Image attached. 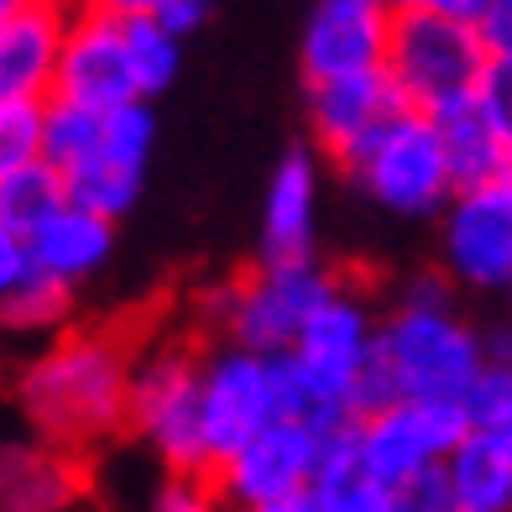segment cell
I'll list each match as a JSON object with an SVG mask.
<instances>
[{
	"label": "cell",
	"instance_id": "cell-1",
	"mask_svg": "<svg viewBox=\"0 0 512 512\" xmlns=\"http://www.w3.org/2000/svg\"><path fill=\"white\" fill-rule=\"evenodd\" d=\"M136 351L110 330H68L11 371L6 403L42 445L89 455L131 424Z\"/></svg>",
	"mask_w": 512,
	"mask_h": 512
},
{
	"label": "cell",
	"instance_id": "cell-2",
	"mask_svg": "<svg viewBox=\"0 0 512 512\" xmlns=\"http://www.w3.org/2000/svg\"><path fill=\"white\" fill-rule=\"evenodd\" d=\"M486 366L481 324L465 309H382L377 351L356 382V424L392 403H465Z\"/></svg>",
	"mask_w": 512,
	"mask_h": 512
},
{
	"label": "cell",
	"instance_id": "cell-3",
	"mask_svg": "<svg viewBox=\"0 0 512 512\" xmlns=\"http://www.w3.org/2000/svg\"><path fill=\"white\" fill-rule=\"evenodd\" d=\"M486 63L492 58H486L476 27H465L439 0H403V6H392L387 79L398 89L403 110L439 115L460 100H476Z\"/></svg>",
	"mask_w": 512,
	"mask_h": 512
},
{
	"label": "cell",
	"instance_id": "cell-4",
	"mask_svg": "<svg viewBox=\"0 0 512 512\" xmlns=\"http://www.w3.org/2000/svg\"><path fill=\"white\" fill-rule=\"evenodd\" d=\"M351 189L377 204L382 215L408 220V225H439V215L455 199V178L445 147H439V131L429 115L418 110H398L392 121L371 136V142L335 168Z\"/></svg>",
	"mask_w": 512,
	"mask_h": 512
},
{
	"label": "cell",
	"instance_id": "cell-5",
	"mask_svg": "<svg viewBox=\"0 0 512 512\" xmlns=\"http://www.w3.org/2000/svg\"><path fill=\"white\" fill-rule=\"evenodd\" d=\"M126 434L162 465V476H215L204 445V377L189 345L136 351Z\"/></svg>",
	"mask_w": 512,
	"mask_h": 512
},
{
	"label": "cell",
	"instance_id": "cell-6",
	"mask_svg": "<svg viewBox=\"0 0 512 512\" xmlns=\"http://www.w3.org/2000/svg\"><path fill=\"white\" fill-rule=\"evenodd\" d=\"M340 283L345 277L319 256H309V262H256L246 277H236V314H230L220 340L256 356H288Z\"/></svg>",
	"mask_w": 512,
	"mask_h": 512
},
{
	"label": "cell",
	"instance_id": "cell-7",
	"mask_svg": "<svg viewBox=\"0 0 512 512\" xmlns=\"http://www.w3.org/2000/svg\"><path fill=\"white\" fill-rule=\"evenodd\" d=\"M439 272L460 298H507L512 293V168L476 189H455L450 209L434 225Z\"/></svg>",
	"mask_w": 512,
	"mask_h": 512
},
{
	"label": "cell",
	"instance_id": "cell-8",
	"mask_svg": "<svg viewBox=\"0 0 512 512\" xmlns=\"http://www.w3.org/2000/svg\"><path fill=\"white\" fill-rule=\"evenodd\" d=\"M199 377H204V445L209 465H220L251 445L262 429L283 418V398H277V356L241 351L230 340H215L199 351Z\"/></svg>",
	"mask_w": 512,
	"mask_h": 512
},
{
	"label": "cell",
	"instance_id": "cell-9",
	"mask_svg": "<svg viewBox=\"0 0 512 512\" xmlns=\"http://www.w3.org/2000/svg\"><path fill=\"white\" fill-rule=\"evenodd\" d=\"M465 439H471L465 403H392L356 424V460L371 481L398 492L403 481L445 465Z\"/></svg>",
	"mask_w": 512,
	"mask_h": 512
},
{
	"label": "cell",
	"instance_id": "cell-10",
	"mask_svg": "<svg viewBox=\"0 0 512 512\" xmlns=\"http://www.w3.org/2000/svg\"><path fill=\"white\" fill-rule=\"evenodd\" d=\"M392 6L387 0H319L298 32V74L304 89L335 79L387 74Z\"/></svg>",
	"mask_w": 512,
	"mask_h": 512
},
{
	"label": "cell",
	"instance_id": "cell-11",
	"mask_svg": "<svg viewBox=\"0 0 512 512\" xmlns=\"http://www.w3.org/2000/svg\"><path fill=\"white\" fill-rule=\"evenodd\" d=\"M53 100L100 110V115L142 100L136 95V74H131V53H126L121 6H79V11H68V37H63Z\"/></svg>",
	"mask_w": 512,
	"mask_h": 512
},
{
	"label": "cell",
	"instance_id": "cell-12",
	"mask_svg": "<svg viewBox=\"0 0 512 512\" xmlns=\"http://www.w3.org/2000/svg\"><path fill=\"white\" fill-rule=\"evenodd\" d=\"M319 460H324V434L309 424H293V418H277L272 429H262L251 445L230 455L209 481L220 486L230 512H251L277 497L309 492L319 481Z\"/></svg>",
	"mask_w": 512,
	"mask_h": 512
},
{
	"label": "cell",
	"instance_id": "cell-13",
	"mask_svg": "<svg viewBox=\"0 0 512 512\" xmlns=\"http://www.w3.org/2000/svg\"><path fill=\"white\" fill-rule=\"evenodd\" d=\"M319 194L324 157L309 142L288 147L267 173L256 262H309V256H319Z\"/></svg>",
	"mask_w": 512,
	"mask_h": 512
},
{
	"label": "cell",
	"instance_id": "cell-14",
	"mask_svg": "<svg viewBox=\"0 0 512 512\" xmlns=\"http://www.w3.org/2000/svg\"><path fill=\"white\" fill-rule=\"evenodd\" d=\"M398 110H403V100H398V89H392L387 74L314 84V89H304L309 147L330 162V168H340V162H351Z\"/></svg>",
	"mask_w": 512,
	"mask_h": 512
},
{
	"label": "cell",
	"instance_id": "cell-15",
	"mask_svg": "<svg viewBox=\"0 0 512 512\" xmlns=\"http://www.w3.org/2000/svg\"><path fill=\"white\" fill-rule=\"evenodd\" d=\"M68 37V6L53 0H11L0 21V100H53L58 58Z\"/></svg>",
	"mask_w": 512,
	"mask_h": 512
},
{
	"label": "cell",
	"instance_id": "cell-16",
	"mask_svg": "<svg viewBox=\"0 0 512 512\" xmlns=\"http://www.w3.org/2000/svg\"><path fill=\"white\" fill-rule=\"evenodd\" d=\"M32 246V272L48 277V283L79 293L89 277H100L115 256V225L89 215V209L68 204L63 215H53L48 225L27 241Z\"/></svg>",
	"mask_w": 512,
	"mask_h": 512
},
{
	"label": "cell",
	"instance_id": "cell-17",
	"mask_svg": "<svg viewBox=\"0 0 512 512\" xmlns=\"http://www.w3.org/2000/svg\"><path fill=\"white\" fill-rule=\"evenodd\" d=\"M434 131H439V147H445V162H450V178L455 189H476V183H492L512 168V152L502 147L497 126L481 115L476 100H460L450 110L429 115Z\"/></svg>",
	"mask_w": 512,
	"mask_h": 512
},
{
	"label": "cell",
	"instance_id": "cell-18",
	"mask_svg": "<svg viewBox=\"0 0 512 512\" xmlns=\"http://www.w3.org/2000/svg\"><path fill=\"white\" fill-rule=\"evenodd\" d=\"M445 476L460 512H512V460L497 455L481 434H471L445 460Z\"/></svg>",
	"mask_w": 512,
	"mask_h": 512
},
{
	"label": "cell",
	"instance_id": "cell-19",
	"mask_svg": "<svg viewBox=\"0 0 512 512\" xmlns=\"http://www.w3.org/2000/svg\"><path fill=\"white\" fill-rule=\"evenodd\" d=\"M121 21H126V53H131V74H136V95L152 105L157 95H168L173 79L183 74V42L168 37L147 16V0H126Z\"/></svg>",
	"mask_w": 512,
	"mask_h": 512
},
{
	"label": "cell",
	"instance_id": "cell-20",
	"mask_svg": "<svg viewBox=\"0 0 512 512\" xmlns=\"http://www.w3.org/2000/svg\"><path fill=\"white\" fill-rule=\"evenodd\" d=\"M68 319H74V293L37 272L11 298H0V335H11V340L48 345V340L68 335Z\"/></svg>",
	"mask_w": 512,
	"mask_h": 512
},
{
	"label": "cell",
	"instance_id": "cell-21",
	"mask_svg": "<svg viewBox=\"0 0 512 512\" xmlns=\"http://www.w3.org/2000/svg\"><path fill=\"white\" fill-rule=\"evenodd\" d=\"M63 209H68V183H63L58 168H48V162H32V168L0 178V225L16 230V236L32 241L53 215H63Z\"/></svg>",
	"mask_w": 512,
	"mask_h": 512
},
{
	"label": "cell",
	"instance_id": "cell-22",
	"mask_svg": "<svg viewBox=\"0 0 512 512\" xmlns=\"http://www.w3.org/2000/svg\"><path fill=\"white\" fill-rule=\"evenodd\" d=\"M105 147V115L84 105L48 100V126H42V162L58 168L63 178L79 173L84 162H95Z\"/></svg>",
	"mask_w": 512,
	"mask_h": 512
},
{
	"label": "cell",
	"instance_id": "cell-23",
	"mask_svg": "<svg viewBox=\"0 0 512 512\" xmlns=\"http://www.w3.org/2000/svg\"><path fill=\"white\" fill-rule=\"evenodd\" d=\"M42 126H48V105L0 100V178L42 162Z\"/></svg>",
	"mask_w": 512,
	"mask_h": 512
},
{
	"label": "cell",
	"instance_id": "cell-24",
	"mask_svg": "<svg viewBox=\"0 0 512 512\" xmlns=\"http://www.w3.org/2000/svg\"><path fill=\"white\" fill-rule=\"evenodd\" d=\"M142 512H230L209 476H157Z\"/></svg>",
	"mask_w": 512,
	"mask_h": 512
},
{
	"label": "cell",
	"instance_id": "cell-25",
	"mask_svg": "<svg viewBox=\"0 0 512 512\" xmlns=\"http://www.w3.org/2000/svg\"><path fill=\"white\" fill-rule=\"evenodd\" d=\"M512 413V366H481L476 387L465 392V418H471V434L497 424Z\"/></svg>",
	"mask_w": 512,
	"mask_h": 512
},
{
	"label": "cell",
	"instance_id": "cell-26",
	"mask_svg": "<svg viewBox=\"0 0 512 512\" xmlns=\"http://www.w3.org/2000/svg\"><path fill=\"white\" fill-rule=\"evenodd\" d=\"M392 304L398 309H465V298L439 267H418V272H408L398 283Z\"/></svg>",
	"mask_w": 512,
	"mask_h": 512
},
{
	"label": "cell",
	"instance_id": "cell-27",
	"mask_svg": "<svg viewBox=\"0 0 512 512\" xmlns=\"http://www.w3.org/2000/svg\"><path fill=\"white\" fill-rule=\"evenodd\" d=\"M392 512H460V507H455V492H450L445 465H434V471L403 481L398 492H392Z\"/></svg>",
	"mask_w": 512,
	"mask_h": 512
},
{
	"label": "cell",
	"instance_id": "cell-28",
	"mask_svg": "<svg viewBox=\"0 0 512 512\" xmlns=\"http://www.w3.org/2000/svg\"><path fill=\"white\" fill-rule=\"evenodd\" d=\"M476 105H481L486 121L497 126L502 147L512 152V63H486L481 89H476Z\"/></svg>",
	"mask_w": 512,
	"mask_h": 512
},
{
	"label": "cell",
	"instance_id": "cell-29",
	"mask_svg": "<svg viewBox=\"0 0 512 512\" xmlns=\"http://www.w3.org/2000/svg\"><path fill=\"white\" fill-rule=\"evenodd\" d=\"M147 16H152L168 37L189 42L194 32H204V27H209L215 6H209V0H147Z\"/></svg>",
	"mask_w": 512,
	"mask_h": 512
},
{
	"label": "cell",
	"instance_id": "cell-30",
	"mask_svg": "<svg viewBox=\"0 0 512 512\" xmlns=\"http://www.w3.org/2000/svg\"><path fill=\"white\" fill-rule=\"evenodd\" d=\"M476 37H481V48L492 63H512V0H486Z\"/></svg>",
	"mask_w": 512,
	"mask_h": 512
},
{
	"label": "cell",
	"instance_id": "cell-31",
	"mask_svg": "<svg viewBox=\"0 0 512 512\" xmlns=\"http://www.w3.org/2000/svg\"><path fill=\"white\" fill-rule=\"evenodd\" d=\"M27 277H32V246H27V236H16V230L0 225V298H11Z\"/></svg>",
	"mask_w": 512,
	"mask_h": 512
},
{
	"label": "cell",
	"instance_id": "cell-32",
	"mask_svg": "<svg viewBox=\"0 0 512 512\" xmlns=\"http://www.w3.org/2000/svg\"><path fill=\"white\" fill-rule=\"evenodd\" d=\"M481 351H486V366H512V319H486L481 324Z\"/></svg>",
	"mask_w": 512,
	"mask_h": 512
},
{
	"label": "cell",
	"instance_id": "cell-33",
	"mask_svg": "<svg viewBox=\"0 0 512 512\" xmlns=\"http://www.w3.org/2000/svg\"><path fill=\"white\" fill-rule=\"evenodd\" d=\"M251 512H324V502H319V492H314V486H309V492L277 497V502H267V507H251Z\"/></svg>",
	"mask_w": 512,
	"mask_h": 512
},
{
	"label": "cell",
	"instance_id": "cell-34",
	"mask_svg": "<svg viewBox=\"0 0 512 512\" xmlns=\"http://www.w3.org/2000/svg\"><path fill=\"white\" fill-rule=\"evenodd\" d=\"M476 434H481L497 455H507V460H512V413H507V418H497V424H486V429H476Z\"/></svg>",
	"mask_w": 512,
	"mask_h": 512
},
{
	"label": "cell",
	"instance_id": "cell-35",
	"mask_svg": "<svg viewBox=\"0 0 512 512\" xmlns=\"http://www.w3.org/2000/svg\"><path fill=\"white\" fill-rule=\"evenodd\" d=\"M507 319H512V293H507Z\"/></svg>",
	"mask_w": 512,
	"mask_h": 512
}]
</instances>
